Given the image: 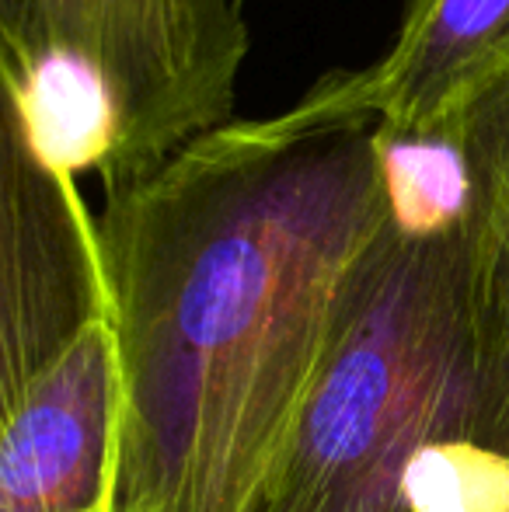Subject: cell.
I'll return each instance as SVG.
<instances>
[{"instance_id": "obj_4", "label": "cell", "mask_w": 509, "mask_h": 512, "mask_svg": "<svg viewBox=\"0 0 509 512\" xmlns=\"http://www.w3.org/2000/svg\"><path fill=\"white\" fill-rule=\"evenodd\" d=\"M46 105L0 28V429L46 366L109 317L95 216Z\"/></svg>"}, {"instance_id": "obj_7", "label": "cell", "mask_w": 509, "mask_h": 512, "mask_svg": "<svg viewBox=\"0 0 509 512\" xmlns=\"http://www.w3.org/2000/svg\"><path fill=\"white\" fill-rule=\"evenodd\" d=\"M443 154L478 230L485 286L509 328V81L464 115Z\"/></svg>"}, {"instance_id": "obj_2", "label": "cell", "mask_w": 509, "mask_h": 512, "mask_svg": "<svg viewBox=\"0 0 509 512\" xmlns=\"http://www.w3.org/2000/svg\"><path fill=\"white\" fill-rule=\"evenodd\" d=\"M245 512H509V328L457 182H405Z\"/></svg>"}, {"instance_id": "obj_1", "label": "cell", "mask_w": 509, "mask_h": 512, "mask_svg": "<svg viewBox=\"0 0 509 512\" xmlns=\"http://www.w3.org/2000/svg\"><path fill=\"white\" fill-rule=\"evenodd\" d=\"M408 171L314 84L192 136L95 216L119 359L105 512H245Z\"/></svg>"}, {"instance_id": "obj_5", "label": "cell", "mask_w": 509, "mask_h": 512, "mask_svg": "<svg viewBox=\"0 0 509 512\" xmlns=\"http://www.w3.org/2000/svg\"><path fill=\"white\" fill-rule=\"evenodd\" d=\"M509 81V0H408L387 53L314 81L332 108L374 119L394 150H447L485 95Z\"/></svg>"}, {"instance_id": "obj_6", "label": "cell", "mask_w": 509, "mask_h": 512, "mask_svg": "<svg viewBox=\"0 0 509 512\" xmlns=\"http://www.w3.org/2000/svg\"><path fill=\"white\" fill-rule=\"evenodd\" d=\"M116 429V335L98 317L0 429V512H105Z\"/></svg>"}, {"instance_id": "obj_3", "label": "cell", "mask_w": 509, "mask_h": 512, "mask_svg": "<svg viewBox=\"0 0 509 512\" xmlns=\"http://www.w3.org/2000/svg\"><path fill=\"white\" fill-rule=\"evenodd\" d=\"M0 28L42 91L74 88V168L102 196L231 122L252 46L245 0H0Z\"/></svg>"}]
</instances>
